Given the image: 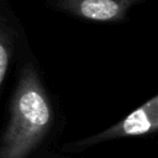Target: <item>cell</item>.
<instances>
[{"label": "cell", "mask_w": 158, "mask_h": 158, "mask_svg": "<svg viewBox=\"0 0 158 158\" xmlns=\"http://www.w3.org/2000/svg\"><path fill=\"white\" fill-rule=\"evenodd\" d=\"M52 107L37 72L26 65L14 94L0 158H26L51 128Z\"/></svg>", "instance_id": "cell-1"}, {"label": "cell", "mask_w": 158, "mask_h": 158, "mask_svg": "<svg viewBox=\"0 0 158 158\" xmlns=\"http://www.w3.org/2000/svg\"><path fill=\"white\" fill-rule=\"evenodd\" d=\"M157 130H158V96H153L151 100L144 102L137 110L132 111L128 116H126L117 123L112 125L111 127L99 133H95L90 137L72 143L69 148L79 151L111 139L154 133Z\"/></svg>", "instance_id": "cell-2"}, {"label": "cell", "mask_w": 158, "mask_h": 158, "mask_svg": "<svg viewBox=\"0 0 158 158\" xmlns=\"http://www.w3.org/2000/svg\"><path fill=\"white\" fill-rule=\"evenodd\" d=\"M142 0H57V7L69 15L98 22L122 20Z\"/></svg>", "instance_id": "cell-3"}, {"label": "cell", "mask_w": 158, "mask_h": 158, "mask_svg": "<svg viewBox=\"0 0 158 158\" xmlns=\"http://www.w3.org/2000/svg\"><path fill=\"white\" fill-rule=\"evenodd\" d=\"M10 58H11V52H10L9 38H7L6 33L0 30V86L6 75Z\"/></svg>", "instance_id": "cell-4"}]
</instances>
